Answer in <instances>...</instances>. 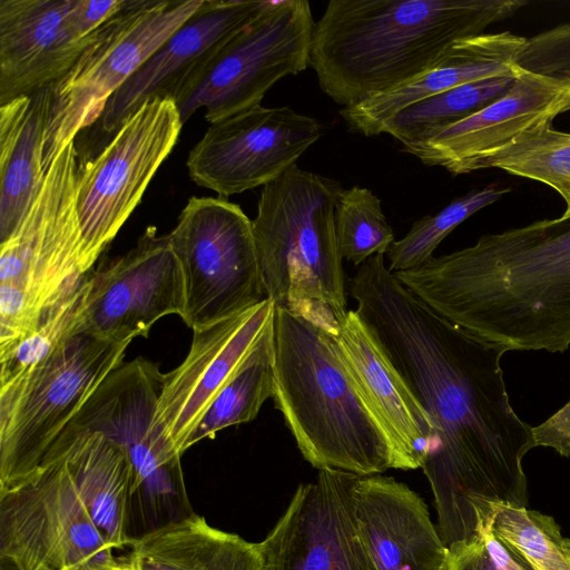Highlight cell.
<instances>
[{
  "label": "cell",
  "mask_w": 570,
  "mask_h": 570,
  "mask_svg": "<svg viewBox=\"0 0 570 570\" xmlns=\"http://www.w3.org/2000/svg\"><path fill=\"white\" fill-rule=\"evenodd\" d=\"M163 380L158 365L146 358L121 364L62 431L100 432L118 443L134 466L132 494L151 480L167 479L178 468L180 456L155 422Z\"/></svg>",
  "instance_id": "ffe728a7"
},
{
  "label": "cell",
  "mask_w": 570,
  "mask_h": 570,
  "mask_svg": "<svg viewBox=\"0 0 570 570\" xmlns=\"http://www.w3.org/2000/svg\"><path fill=\"white\" fill-rule=\"evenodd\" d=\"M335 232L342 257L355 266L375 255H385L395 242L380 197L361 186L338 190Z\"/></svg>",
  "instance_id": "1f68e13d"
},
{
  "label": "cell",
  "mask_w": 570,
  "mask_h": 570,
  "mask_svg": "<svg viewBox=\"0 0 570 570\" xmlns=\"http://www.w3.org/2000/svg\"><path fill=\"white\" fill-rule=\"evenodd\" d=\"M450 570H501L490 556L482 537L449 548Z\"/></svg>",
  "instance_id": "d590c367"
},
{
  "label": "cell",
  "mask_w": 570,
  "mask_h": 570,
  "mask_svg": "<svg viewBox=\"0 0 570 570\" xmlns=\"http://www.w3.org/2000/svg\"><path fill=\"white\" fill-rule=\"evenodd\" d=\"M51 88L0 105V242L17 229L41 189Z\"/></svg>",
  "instance_id": "d4e9b609"
},
{
  "label": "cell",
  "mask_w": 570,
  "mask_h": 570,
  "mask_svg": "<svg viewBox=\"0 0 570 570\" xmlns=\"http://www.w3.org/2000/svg\"><path fill=\"white\" fill-rule=\"evenodd\" d=\"M485 547L495 564L501 570H528L493 534L491 525L482 530Z\"/></svg>",
  "instance_id": "8d00e7d4"
},
{
  "label": "cell",
  "mask_w": 570,
  "mask_h": 570,
  "mask_svg": "<svg viewBox=\"0 0 570 570\" xmlns=\"http://www.w3.org/2000/svg\"><path fill=\"white\" fill-rule=\"evenodd\" d=\"M440 570H450V567H449V557H448L446 562L443 564V567H442Z\"/></svg>",
  "instance_id": "ab89813d"
},
{
  "label": "cell",
  "mask_w": 570,
  "mask_h": 570,
  "mask_svg": "<svg viewBox=\"0 0 570 570\" xmlns=\"http://www.w3.org/2000/svg\"><path fill=\"white\" fill-rule=\"evenodd\" d=\"M130 343L77 334L0 387V491L36 472L67 424L124 364Z\"/></svg>",
  "instance_id": "52a82bcc"
},
{
  "label": "cell",
  "mask_w": 570,
  "mask_h": 570,
  "mask_svg": "<svg viewBox=\"0 0 570 570\" xmlns=\"http://www.w3.org/2000/svg\"><path fill=\"white\" fill-rule=\"evenodd\" d=\"M552 122L532 127L483 160L481 169L498 168L553 188L564 200L562 218L570 217V132Z\"/></svg>",
  "instance_id": "f1b7e54d"
},
{
  "label": "cell",
  "mask_w": 570,
  "mask_h": 570,
  "mask_svg": "<svg viewBox=\"0 0 570 570\" xmlns=\"http://www.w3.org/2000/svg\"><path fill=\"white\" fill-rule=\"evenodd\" d=\"M78 170L73 140L47 168L20 225L0 242V354L31 335L89 275L76 205Z\"/></svg>",
  "instance_id": "8992f818"
},
{
  "label": "cell",
  "mask_w": 570,
  "mask_h": 570,
  "mask_svg": "<svg viewBox=\"0 0 570 570\" xmlns=\"http://www.w3.org/2000/svg\"><path fill=\"white\" fill-rule=\"evenodd\" d=\"M521 69L559 73V57L548 31L532 38L503 31L460 39L426 71L344 107L340 115L351 131L365 137L379 136L397 112L420 100L473 81L515 76Z\"/></svg>",
  "instance_id": "9a60e30c"
},
{
  "label": "cell",
  "mask_w": 570,
  "mask_h": 570,
  "mask_svg": "<svg viewBox=\"0 0 570 570\" xmlns=\"http://www.w3.org/2000/svg\"><path fill=\"white\" fill-rule=\"evenodd\" d=\"M336 180L297 164L262 187L252 220L267 297L334 334L347 313Z\"/></svg>",
  "instance_id": "5b68a950"
},
{
  "label": "cell",
  "mask_w": 570,
  "mask_h": 570,
  "mask_svg": "<svg viewBox=\"0 0 570 570\" xmlns=\"http://www.w3.org/2000/svg\"><path fill=\"white\" fill-rule=\"evenodd\" d=\"M360 475L324 469L299 484L259 542L265 570H375L358 537L353 489Z\"/></svg>",
  "instance_id": "e0dca14e"
},
{
  "label": "cell",
  "mask_w": 570,
  "mask_h": 570,
  "mask_svg": "<svg viewBox=\"0 0 570 570\" xmlns=\"http://www.w3.org/2000/svg\"><path fill=\"white\" fill-rule=\"evenodd\" d=\"M517 76L473 81L420 100L397 112L383 134L402 146L426 139L501 98L513 86Z\"/></svg>",
  "instance_id": "4316f807"
},
{
  "label": "cell",
  "mask_w": 570,
  "mask_h": 570,
  "mask_svg": "<svg viewBox=\"0 0 570 570\" xmlns=\"http://www.w3.org/2000/svg\"><path fill=\"white\" fill-rule=\"evenodd\" d=\"M118 570H135L127 561H121Z\"/></svg>",
  "instance_id": "f35d334b"
},
{
  "label": "cell",
  "mask_w": 570,
  "mask_h": 570,
  "mask_svg": "<svg viewBox=\"0 0 570 570\" xmlns=\"http://www.w3.org/2000/svg\"><path fill=\"white\" fill-rule=\"evenodd\" d=\"M350 294L433 422L422 469L448 549L476 538L501 507H528L522 460L534 448L532 426L511 405L505 351L436 314L387 269L382 254L358 267Z\"/></svg>",
  "instance_id": "6da1fadb"
},
{
  "label": "cell",
  "mask_w": 570,
  "mask_h": 570,
  "mask_svg": "<svg viewBox=\"0 0 570 570\" xmlns=\"http://www.w3.org/2000/svg\"><path fill=\"white\" fill-rule=\"evenodd\" d=\"M52 456L67 464L95 525L110 546L117 549L130 544L126 519L134 466L127 452L100 432L78 431L62 432L45 459Z\"/></svg>",
  "instance_id": "cb8c5ba5"
},
{
  "label": "cell",
  "mask_w": 570,
  "mask_h": 570,
  "mask_svg": "<svg viewBox=\"0 0 570 570\" xmlns=\"http://www.w3.org/2000/svg\"><path fill=\"white\" fill-rule=\"evenodd\" d=\"M83 333L116 342L147 337L185 309L181 265L168 234L149 227L135 247L87 277Z\"/></svg>",
  "instance_id": "5bb4252c"
},
{
  "label": "cell",
  "mask_w": 570,
  "mask_h": 570,
  "mask_svg": "<svg viewBox=\"0 0 570 570\" xmlns=\"http://www.w3.org/2000/svg\"><path fill=\"white\" fill-rule=\"evenodd\" d=\"M181 126L174 100H150L121 125L95 159L78 170L76 205L89 271L140 203L175 147Z\"/></svg>",
  "instance_id": "7c38bea8"
},
{
  "label": "cell",
  "mask_w": 570,
  "mask_h": 570,
  "mask_svg": "<svg viewBox=\"0 0 570 570\" xmlns=\"http://www.w3.org/2000/svg\"><path fill=\"white\" fill-rule=\"evenodd\" d=\"M72 0H0V105L53 87L72 68L83 40L68 24Z\"/></svg>",
  "instance_id": "44dd1931"
},
{
  "label": "cell",
  "mask_w": 570,
  "mask_h": 570,
  "mask_svg": "<svg viewBox=\"0 0 570 570\" xmlns=\"http://www.w3.org/2000/svg\"><path fill=\"white\" fill-rule=\"evenodd\" d=\"M507 193L509 188L492 184L454 198L435 214L421 217L387 250V269L396 273L420 267L433 257L434 250L455 227Z\"/></svg>",
  "instance_id": "4dcf8cb0"
},
{
  "label": "cell",
  "mask_w": 570,
  "mask_h": 570,
  "mask_svg": "<svg viewBox=\"0 0 570 570\" xmlns=\"http://www.w3.org/2000/svg\"><path fill=\"white\" fill-rule=\"evenodd\" d=\"M112 550L61 458L0 491V560L17 570H118Z\"/></svg>",
  "instance_id": "30bf717a"
},
{
  "label": "cell",
  "mask_w": 570,
  "mask_h": 570,
  "mask_svg": "<svg viewBox=\"0 0 570 570\" xmlns=\"http://www.w3.org/2000/svg\"><path fill=\"white\" fill-rule=\"evenodd\" d=\"M314 27L307 0H267L177 104L183 124L202 108L214 124L261 106L277 81L311 66Z\"/></svg>",
  "instance_id": "8fae6325"
},
{
  "label": "cell",
  "mask_w": 570,
  "mask_h": 570,
  "mask_svg": "<svg viewBox=\"0 0 570 570\" xmlns=\"http://www.w3.org/2000/svg\"><path fill=\"white\" fill-rule=\"evenodd\" d=\"M523 0H331L315 22L311 67L344 107L400 86L458 40L513 16Z\"/></svg>",
  "instance_id": "3957f363"
},
{
  "label": "cell",
  "mask_w": 570,
  "mask_h": 570,
  "mask_svg": "<svg viewBox=\"0 0 570 570\" xmlns=\"http://www.w3.org/2000/svg\"><path fill=\"white\" fill-rule=\"evenodd\" d=\"M332 337L335 351L358 393L392 442L395 469L422 468L434 439L433 422L382 353L355 309H348L338 321Z\"/></svg>",
  "instance_id": "603a6c76"
},
{
  "label": "cell",
  "mask_w": 570,
  "mask_h": 570,
  "mask_svg": "<svg viewBox=\"0 0 570 570\" xmlns=\"http://www.w3.org/2000/svg\"><path fill=\"white\" fill-rule=\"evenodd\" d=\"M271 299L208 326L193 330L189 352L171 372L164 373L155 422L179 455L209 405L246 363L274 326Z\"/></svg>",
  "instance_id": "2e32d148"
},
{
  "label": "cell",
  "mask_w": 570,
  "mask_h": 570,
  "mask_svg": "<svg viewBox=\"0 0 570 570\" xmlns=\"http://www.w3.org/2000/svg\"><path fill=\"white\" fill-rule=\"evenodd\" d=\"M535 446L552 448L560 455L570 456V401L546 422L532 426Z\"/></svg>",
  "instance_id": "e575fe53"
},
{
  "label": "cell",
  "mask_w": 570,
  "mask_h": 570,
  "mask_svg": "<svg viewBox=\"0 0 570 570\" xmlns=\"http://www.w3.org/2000/svg\"><path fill=\"white\" fill-rule=\"evenodd\" d=\"M0 570H17L13 566H11L9 562L0 560Z\"/></svg>",
  "instance_id": "74e56055"
},
{
  "label": "cell",
  "mask_w": 570,
  "mask_h": 570,
  "mask_svg": "<svg viewBox=\"0 0 570 570\" xmlns=\"http://www.w3.org/2000/svg\"><path fill=\"white\" fill-rule=\"evenodd\" d=\"M570 110V78L521 69L513 86L474 115L435 135L402 146L428 166L453 175L481 169L484 159L528 129Z\"/></svg>",
  "instance_id": "d6986e66"
},
{
  "label": "cell",
  "mask_w": 570,
  "mask_h": 570,
  "mask_svg": "<svg viewBox=\"0 0 570 570\" xmlns=\"http://www.w3.org/2000/svg\"><path fill=\"white\" fill-rule=\"evenodd\" d=\"M185 284L183 321L198 330L267 299L252 219L224 197H191L168 234Z\"/></svg>",
  "instance_id": "9c48e42d"
},
{
  "label": "cell",
  "mask_w": 570,
  "mask_h": 570,
  "mask_svg": "<svg viewBox=\"0 0 570 570\" xmlns=\"http://www.w3.org/2000/svg\"><path fill=\"white\" fill-rule=\"evenodd\" d=\"M87 287L86 278L81 287L45 317L31 335L0 354V387L43 362L75 335L83 333Z\"/></svg>",
  "instance_id": "d6a6232c"
},
{
  "label": "cell",
  "mask_w": 570,
  "mask_h": 570,
  "mask_svg": "<svg viewBox=\"0 0 570 570\" xmlns=\"http://www.w3.org/2000/svg\"><path fill=\"white\" fill-rule=\"evenodd\" d=\"M129 0H72L68 14L71 33L79 40L90 37L99 27L122 11Z\"/></svg>",
  "instance_id": "836d02e7"
},
{
  "label": "cell",
  "mask_w": 570,
  "mask_h": 570,
  "mask_svg": "<svg viewBox=\"0 0 570 570\" xmlns=\"http://www.w3.org/2000/svg\"><path fill=\"white\" fill-rule=\"evenodd\" d=\"M491 530L528 570H570V538L554 518L528 507L503 505Z\"/></svg>",
  "instance_id": "f546056e"
},
{
  "label": "cell",
  "mask_w": 570,
  "mask_h": 570,
  "mask_svg": "<svg viewBox=\"0 0 570 570\" xmlns=\"http://www.w3.org/2000/svg\"><path fill=\"white\" fill-rule=\"evenodd\" d=\"M321 135L315 118L288 106L261 105L210 124L188 155V174L226 198L279 177Z\"/></svg>",
  "instance_id": "4fadbf2b"
},
{
  "label": "cell",
  "mask_w": 570,
  "mask_h": 570,
  "mask_svg": "<svg viewBox=\"0 0 570 570\" xmlns=\"http://www.w3.org/2000/svg\"><path fill=\"white\" fill-rule=\"evenodd\" d=\"M275 407L317 470L360 476L395 469L392 442L338 357L332 334L275 307Z\"/></svg>",
  "instance_id": "277c9868"
},
{
  "label": "cell",
  "mask_w": 570,
  "mask_h": 570,
  "mask_svg": "<svg viewBox=\"0 0 570 570\" xmlns=\"http://www.w3.org/2000/svg\"><path fill=\"white\" fill-rule=\"evenodd\" d=\"M266 3L267 0H204L197 12L110 97L100 117L102 130L114 135L150 100H184L226 43Z\"/></svg>",
  "instance_id": "ac0fdd59"
},
{
  "label": "cell",
  "mask_w": 570,
  "mask_h": 570,
  "mask_svg": "<svg viewBox=\"0 0 570 570\" xmlns=\"http://www.w3.org/2000/svg\"><path fill=\"white\" fill-rule=\"evenodd\" d=\"M135 570H265L259 543L216 529L191 514L130 542Z\"/></svg>",
  "instance_id": "484cf974"
},
{
  "label": "cell",
  "mask_w": 570,
  "mask_h": 570,
  "mask_svg": "<svg viewBox=\"0 0 570 570\" xmlns=\"http://www.w3.org/2000/svg\"><path fill=\"white\" fill-rule=\"evenodd\" d=\"M394 276L436 314L505 352L570 347V217L484 234Z\"/></svg>",
  "instance_id": "7a4b0ae2"
},
{
  "label": "cell",
  "mask_w": 570,
  "mask_h": 570,
  "mask_svg": "<svg viewBox=\"0 0 570 570\" xmlns=\"http://www.w3.org/2000/svg\"><path fill=\"white\" fill-rule=\"evenodd\" d=\"M274 326L246 363L219 392L188 441V448L213 439L223 429L256 419L274 394Z\"/></svg>",
  "instance_id": "83f0119b"
},
{
  "label": "cell",
  "mask_w": 570,
  "mask_h": 570,
  "mask_svg": "<svg viewBox=\"0 0 570 570\" xmlns=\"http://www.w3.org/2000/svg\"><path fill=\"white\" fill-rule=\"evenodd\" d=\"M353 513L375 570H440L446 562L449 549L426 504L394 478L358 476Z\"/></svg>",
  "instance_id": "7402d4cb"
},
{
  "label": "cell",
  "mask_w": 570,
  "mask_h": 570,
  "mask_svg": "<svg viewBox=\"0 0 570 570\" xmlns=\"http://www.w3.org/2000/svg\"><path fill=\"white\" fill-rule=\"evenodd\" d=\"M203 3L129 0L98 28L72 68L51 88L45 170L77 134L100 119L110 97Z\"/></svg>",
  "instance_id": "ba28073f"
}]
</instances>
